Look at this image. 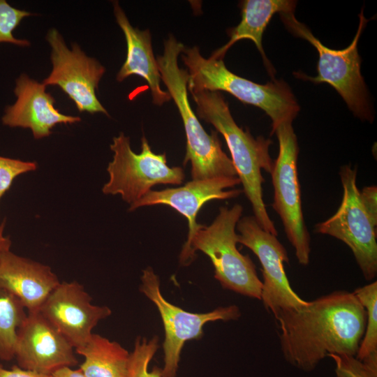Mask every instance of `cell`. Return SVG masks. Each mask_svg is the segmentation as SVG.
<instances>
[{"label": "cell", "instance_id": "6da1fadb", "mask_svg": "<svg viewBox=\"0 0 377 377\" xmlns=\"http://www.w3.org/2000/svg\"><path fill=\"white\" fill-rule=\"evenodd\" d=\"M275 319L284 359L294 367L311 372L330 354L356 355L367 312L353 293L336 290L283 311Z\"/></svg>", "mask_w": 377, "mask_h": 377}, {"label": "cell", "instance_id": "7a4b0ae2", "mask_svg": "<svg viewBox=\"0 0 377 377\" xmlns=\"http://www.w3.org/2000/svg\"><path fill=\"white\" fill-rule=\"evenodd\" d=\"M191 94L196 104L197 117L212 124L224 137L253 216L265 230L277 236L263 200L265 179L261 173L263 170L270 174L273 168L274 161L269 152L272 141L262 136L254 138L239 127L220 92L203 91Z\"/></svg>", "mask_w": 377, "mask_h": 377}, {"label": "cell", "instance_id": "3957f363", "mask_svg": "<svg viewBox=\"0 0 377 377\" xmlns=\"http://www.w3.org/2000/svg\"><path fill=\"white\" fill-rule=\"evenodd\" d=\"M180 57L187 68L190 93L225 91L259 108L272 120V134L279 125L293 122L300 111L294 94L283 80L256 83L230 71L223 59L205 58L197 46L184 47Z\"/></svg>", "mask_w": 377, "mask_h": 377}, {"label": "cell", "instance_id": "277c9868", "mask_svg": "<svg viewBox=\"0 0 377 377\" xmlns=\"http://www.w3.org/2000/svg\"><path fill=\"white\" fill-rule=\"evenodd\" d=\"M184 45L170 36L164 42V51L156 58L161 80L168 89L182 119L186 151L184 165L191 162L193 180L237 177L231 159L223 151L218 132L209 134L194 113L188 98V73L178 65Z\"/></svg>", "mask_w": 377, "mask_h": 377}, {"label": "cell", "instance_id": "5b68a950", "mask_svg": "<svg viewBox=\"0 0 377 377\" xmlns=\"http://www.w3.org/2000/svg\"><path fill=\"white\" fill-rule=\"evenodd\" d=\"M280 17L292 34L307 40L318 53V75L311 77L297 72L294 73L295 77L316 84H329L339 94L355 116L362 121L372 122L374 114L361 74L362 60L357 50L360 37L368 22L363 10L359 15V26L353 41L343 50H334L324 45L304 24L295 18L294 13H281Z\"/></svg>", "mask_w": 377, "mask_h": 377}, {"label": "cell", "instance_id": "8992f818", "mask_svg": "<svg viewBox=\"0 0 377 377\" xmlns=\"http://www.w3.org/2000/svg\"><path fill=\"white\" fill-rule=\"evenodd\" d=\"M243 207L235 204L232 207H221L209 226L198 228L191 242V251H200L211 260L214 278L225 289L260 300L262 281L256 266L249 256L237 248V224Z\"/></svg>", "mask_w": 377, "mask_h": 377}, {"label": "cell", "instance_id": "52a82bcc", "mask_svg": "<svg viewBox=\"0 0 377 377\" xmlns=\"http://www.w3.org/2000/svg\"><path fill=\"white\" fill-rule=\"evenodd\" d=\"M113 158L108 165L109 180L103 185L105 195H120L130 205L145 196L156 184H181L185 174L181 167H169L165 153L152 151L147 138L141 139V152L135 153L130 138L124 133L110 145Z\"/></svg>", "mask_w": 377, "mask_h": 377}, {"label": "cell", "instance_id": "ba28073f", "mask_svg": "<svg viewBox=\"0 0 377 377\" xmlns=\"http://www.w3.org/2000/svg\"><path fill=\"white\" fill-rule=\"evenodd\" d=\"M273 133L279 141V154L270 172L274 188L272 205L280 216L288 241L295 249L298 263H309L311 237L302 207L298 179L299 147L292 122L279 125Z\"/></svg>", "mask_w": 377, "mask_h": 377}, {"label": "cell", "instance_id": "9c48e42d", "mask_svg": "<svg viewBox=\"0 0 377 377\" xmlns=\"http://www.w3.org/2000/svg\"><path fill=\"white\" fill-rule=\"evenodd\" d=\"M343 198L334 214L315 226L317 233L342 241L351 250L365 280L377 275L376 226L367 212L357 186V170L349 165L340 168Z\"/></svg>", "mask_w": 377, "mask_h": 377}, {"label": "cell", "instance_id": "30bf717a", "mask_svg": "<svg viewBox=\"0 0 377 377\" xmlns=\"http://www.w3.org/2000/svg\"><path fill=\"white\" fill-rule=\"evenodd\" d=\"M140 291L156 306L163 322L165 338L162 371L164 377H176L180 354L185 343L201 339L206 323L237 320L241 316L236 305L220 306L207 313H191L170 303L163 297L160 279L151 267L142 271Z\"/></svg>", "mask_w": 377, "mask_h": 377}, {"label": "cell", "instance_id": "8fae6325", "mask_svg": "<svg viewBox=\"0 0 377 377\" xmlns=\"http://www.w3.org/2000/svg\"><path fill=\"white\" fill-rule=\"evenodd\" d=\"M237 243L249 248L258 258L263 281L260 300L274 318L281 311L302 306L306 301L294 292L286 276L284 263L288 253L276 235L265 230L253 216L241 218L237 224Z\"/></svg>", "mask_w": 377, "mask_h": 377}, {"label": "cell", "instance_id": "7c38bea8", "mask_svg": "<svg viewBox=\"0 0 377 377\" xmlns=\"http://www.w3.org/2000/svg\"><path fill=\"white\" fill-rule=\"evenodd\" d=\"M46 40L51 47L52 69L42 83L59 87L79 112L109 116L96 94L105 68L97 59L88 57L76 43L70 50L56 29L47 31Z\"/></svg>", "mask_w": 377, "mask_h": 377}, {"label": "cell", "instance_id": "4fadbf2b", "mask_svg": "<svg viewBox=\"0 0 377 377\" xmlns=\"http://www.w3.org/2000/svg\"><path fill=\"white\" fill-rule=\"evenodd\" d=\"M241 184L238 177H214L193 180L179 188L161 191H149L142 198L130 205L129 211L139 207L156 205H168L186 218L188 226L187 240L179 255V262L188 265L193 261L195 255L190 244L193 235L201 224L196 222L198 212L208 201L226 200L237 197L242 190L232 188Z\"/></svg>", "mask_w": 377, "mask_h": 377}, {"label": "cell", "instance_id": "5bb4252c", "mask_svg": "<svg viewBox=\"0 0 377 377\" xmlns=\"http://www.w3.org/2000/svg\"><path fill=\"white\" fill-rule=\"evenodd\" d=\"M77 281L62 282L49 295L39 311L75 349L83 346L96 325L112 313L107 306L91 303Z\"/></svg>", "mask_w": 377, "mask_h": 377}, {"label": "cell", "instance_id": "9a60e30c", "mask_svg": "<svg viewBox=\"0 0 377 377\" xmlns=\"http://www.w3.org/2000/svg\"><path fill=\"white\" fill-rule=\"evenodd\" d=\"M74 348L40 313L28 312L17 333L15 357L17 365L52 375L63 367H72L78 360Z\"/></svg>", "mask_w": 377, "mask_h": 377}, {"label": "cell", "instance_id": "2e32d148", "mask_svg": "<svg viewBox=\"0 0 377 377\" xmlns=\"http://www.w3.org/2000/svg\"><path fill=\"white\" fill-rule=\"evenodd\" d=\"M14 94L17 100L6 108L2 124L12 128H29L35 139L49 136L57 124L81 121L79 117L61 113L54 107L55 100L46 91V86L27 74H21L16 80Z\"/></svg>", "mask_w": 377, "mask_h": 377}, {"label": "cell", "instance_id": "e0dca14e", "mask_svg": "<svg viewBox=\"0 0 377 377\" xmlns=\"http://www.w3.org/2000/svg\"><path fill=\"white\" fill-rule=\"evenodd\" d=\"M60 283L48 265L20 256L10 249L0 256V290L15 296L28 312L39 311Z\"/></svg>", "mask_w": 377, "mask_h": 377}, {"label": "cell", "instance_id": "ac0fdd59", "mask_svg": "<svg viewBox=\"0 0 377 377\" xmlns=\"http://www.w3.org/2000/svg\"><path fill=\"white\" fill-rule=\"evenodd\" d=\"M116 21L121 29L126 42L127 54L124 63L117 74L118 82L131 75L144 78L150 89L153 103L162 105L169 101L171 96L161 87V75L151 46V37L149 30H140L133 27L118 1L113 2Z\"/></svg>", "mask_w": 377, "mask_h": 377}, {"label": "cell", "instance_id": "d6986e66", "mask_svg": "<svg viewBox=\"0 0 377 377\" xmlns=\"http://www.w3.org/2000/svg\"><path fill=\"white\" fill-rule=\"evenodd\" d=\"M242 19L228 29V42L210 56L223 59L228 49L242 39L251 40L260 52L265 66L272 77L274 68L267 58L263 47V36L272 17L276 14L295 13L297 2L293 0H245L241 1Z\"/></svg>", "mask_w": 377, "mask_h": 377}, {"label": "cell", "instance_id": "ffe728a7", "mask_svg": "<svg viewBox=\"0 0 377 377\" xmlns=\"http://www.w3.org/2000/svg\"><path fill=\"white\" fill-rule=\"evenodd\" d=\"M75 350L84 357L80 369L86 377H127L130 353L118 342L93 333Z\"/></svg>", "mask_w": 377, "mask_h": 377}, {"label": "cell", "instance_id": "44dd1931", "mask_svg": "<svg viewBox=\"0 0 377 377\" xmlns=\"http://www.w3.org/2000/svg\"><path fill=\"white\" fill-rule=\"evenodd\" d=\"M353 293L367 312L365 330L355 357L370 377H377V281L359 287Z\"/></svg>", "mask_w": 377, "mask_h": 377}, {"label": "cell", "instance_id": "7402d4cb", "mask_svg": "<svg viewBox=\"0 0 377 377\" xmlns=\"http://www.w3.org/2000/svg\"><path fill=\"white\" fill-rule=\"evenodd\" d=\"M15 296L0 290V359L15 357L17 333L27 313Z\"/></svg>", "mask_w": 377, "mask_h": 377}, {"label": "cell", "instance_id": "603a6c76", "mask_svg": "<svg viewBox=\"0 0 377 377\" xmlns=\"http://www.w3.org/2000/svg\"><path fill=\"white\" fill-rule=\"evenodd\" d=\"M158 348L157 336L149 339L138 337L135 339L133 350L130 353L127 377H164L162 368L154 367L151 370L149 369Z\"/></svg>", "mask_w": 377, "mask_h": 377}, {"label": "cell", "instance_id": "cb8c5ba5", "mask_svg": "<svg viewBox=\"0 0 377 377\" xmlns=\"http://www.w3.org/2000/svg\"><path fill=\"white\" fill-rule=\"evenodd\" d=\"M32 14L10 6L6 1L0 0V43H11L21 47H28V40L19 39L14 36L13 31L23 18Z\"/></svg>", "mask_w": 377, "mask_h": 377}, {"label": "cell", "instance_id": "d4e9b609", "mask_svg": "<svg viewBox=\"0 0 377 377\" xmlns=\"http://www.w3.org/2000/svg\"><path fill=\"white\" fill-rule=\"evenodd\" d=\"M37 168L38 165L35 161H25L0 156V200L17 176L35 171Z\"/></svg>", "mask_w": 377, "mask_h": 377}, {"label": "cell", "instance_id": "484cf974", "mask_svg": "<svg viewBox=\"0 0 377 377\" xmlns=\"http://www.w3.org/2000/svg\"><path fill=\"white\" fill-rule=\"evenodd\" d=\"M335 364V377H370L362 362L355 356L330 354Z\"/></svg>", "mask_w": 377, "mask_h": 377}, {"label": "cell", "instance_id": "4316f807", "mask_svg": "<svg viewBox=\"0 0 377 377\" xmlns=\"http://www.w3.org/2000/svg\"><path fill=\"white\" fill-rule=\"evenodd\" d=\"M361 201L370 219L377 226V187L376 186H365L360 191Z\"/></svg>", "mask_w": 377, "mask_h": 377}, {"label": "cell", "instance_id": "83f0119b", "mask_svg": "<svg viewBox=\"0 0 377 377\" xmlns=\"http://www.w3.org/2000/svg\"><path fill=\"white\" fill-rule=\"evenodd\" d=\"M0 377H52L51 375L40 374L34 371L24 369L18 365H13L6 369L0 363Z\"/></svg>", "mask_w": 377, "mask_h": 377}, {"label": "cell", "instance_id": "f1b7e54d", "mask_svg": "<svg viewBox=\"0 0 377 377\" xmlns=\"http://www.w3.org/2000/svg\"><path fill=\"white\" fill-rule=\"evenodd\" d=\"M52 377H86L80 369H73L71 367H63L54 371Z\"/></svg>", "mask_w": 377, "mask_h": 377}, {"label": "cell", "instance_id": "f546056e", "mask_svg": "<svg viewBox=\"0 0 377 377\" xmlns=\"http://www.w3.org/2000/svg\"><path fill=\"white\" fill-rule=\"evenodd\" d=\"M5 225L6 221L4 220L0 224V256L3 251L9 250L11 246V240L9 237L3 235Z\"/></svg>", "mask_w": 377, "mask_h": 377}]
</instances>
